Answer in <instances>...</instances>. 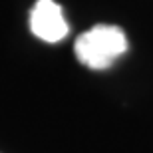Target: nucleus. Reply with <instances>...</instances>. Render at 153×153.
Wrapping results in <instances>:
<instances>
[{
  "label": "nucleus",
  "mask_w": 153,
  "mask_h": 153,
  "mask_svg": "<svg viewBox=\"0 0 153 153\" xmlns=\"http://www.w3.org/2000/svg\"><path fill=\"white\" fill-rule=\"evenodd\" d=\"M74 50L78 62L84 66L91 70H105L127 52V36L119 26L97 24L78 36Z\"/></svg>",
  "instance_id": "nucleus-1"
},
{
  "label": "nucleus",
  "mask_w": 153,
  "mask_h": 153,
  "mask_svg": "<svg viewBox=\"0 0 153 153\" xmlns=\"http://www.w3.org/2000/svg\"><path fill=\"white\" fill-rule=\"evenodd\" d=\"M30 30L44 42L56 44L68 36L70 28L64 20L62 8L54 0H38L30 12Z\"/></svg>",
  "instance_id": "nucleus-2"
}]
</instances>
